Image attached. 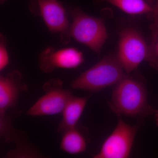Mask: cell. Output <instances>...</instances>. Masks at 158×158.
Masks as SVG:
<instances>
[{"instance_id": "6da1fadb", "label": "cell", "mask_w": 158, "mask_h": 158, "mask_svg": "<svg viewBox=\"0 0 158 158\" xmlns=\"http://www.w3.org/2000/svg\"><path fill=\"white\" fill-rule=\"evenodd\" d=\"M109 105L117 116L144 117L157 111L148 103L145 83L127 75L115 85Z\"/></svg>"}, {"instance_id": "7a4b0ae2", "label": "cell", "mask_w": 158, "mask_h": 158, "mask_svg": "<svg viewBox=\"0 0 158 158\" xmlns=\"http://www.w3.org/2000/svg\"><path fill=\"white\" fill-rule=\"evenodd\" d=\"M117 55H110L73 80V89L98 92L116 85L127 75Z\"/></svg>"}, {"instance_id": "3957f363", "label": "cell", "mask_w": 158, "mask_h": 158, "mask_svg": "<svg viewBox=\"0 0 158 158\" xmlns=\"http://www.w3.org/2000/svg\"><path fill=\"white\" fill-rule=\"evenodd\" d=\"M72 15L69 36L99 54L108 37L103 20L85 14L78 8L72 11Z\"/></svg>"}, {"instance_id": "277c9868", "label": "cell", "mask_w": 158, "mask_h": 158, "mask_svg": "<svg viewBox=\"0 0 158 158\" xmlns=\"http://www.w3.org/2000/svg\"><path fill=\"white\" fill-rule=\"evenodd\" d=\"M148 49L149 44L136 29L127 28L120 32L117 56L127 73L136 69L143 60L146 61Z\"/></svg>"}, {"instance_id": "5b68a950", "label": "cell", "mask_w": 158, "mask_h": 158, "mask_svg": "<svg viewBox=\"0 0 158 158\" xmlns=\"http://www.w3.org/2000/svg\"><path fill=\"white\" fill-rule=\"evenodd\" d=\"M118 123L115 129L102 145L94 158L129 157L133 143L139 125L131 126L127 124L118 116Z\"/></svg>"}, {"instance_id": "8992f818", "label": "cell", "mask_w": 158, "mask_h": 158, "mask_svg": "<svg viewBox=\"0 0 158 158\" xmlns=\"http://www.w3.org/2000/svg\"><path fill=\"white\" fill-rule=\"evenodd\" d=\"M45 94L27 112L32 116L56 115L62 113L65 105L73 96L72 91L63 88L60 80L53 79L43 86Z\"/></svg>"}, {"instance_id": "52a82bcc", "label": "cell", "mask_w": 158, "mask_h": 158, "mask_svg": "<svg viewBox=\"0 0 158 158\" xmlns=\"http://www.w3.org/2000/svg\"><path fill=\"white\" fill-rule=\"evenodd\" d=\"M83 54L73 48L54 51L48 48L40 57V69L45 73L52 71L54 69L76 68L84 62Z\"/></svg>"}, {"instance_id": "ba28073f", "label": "cell", "mask_w": 158, "mask_h": 158, "mask_svg": "<svg viewBox=\"0 0 158 158\" xmlns=\"http://www.w3.org/2000/svg\"><path fill=\"white\" fill-rule=\"evenodd\" d=\"M40 14L49 30L68 37L69 25L65 9L58 0H37Z\"/></svg>"}, {"instance_id": "9c48e42d", "label": "cell", "mask_w": 158, "mask_h": 158, "mask_svg": "<svg viewBox=\"0 0 158 158\" xmlns=\"http://www.w3.org/2000/svg\"><path fill=\"white\" fill-rule=\"evenodd\" d=\"M27 90L22 82L20 73L13 71L6 77L0 78V115L6 113L9 109L17 107L18 99L22 91Z\"/></svg>"}, {"instance_id": "30bf717a", "label": "cell", "mask_w": 158, "mask_h": 158, "mask_svg": "<svg viewBox=\"0 0 158 158\" xmlns=\"http://www.w3.org/2000/svg\"><path fill=\"white\" fill-rule=\"evenodd\" d=\"M89 96L78 97L73 95L62 111V118L58 126V132L63 133L76 127L87 104Z\"/></svg>"}, {"instance_id": "8fae6325", "label": "cell", "mask_w": 158, "mask_h": 158, "mask_svg": "<svg viewBox=\"0 0 158 158\" xmlns=\"http://www.w3.org/2000/svg\"><path fill=\"white\" fill-rule=\"evenodd\" d=\"M62 134L60 148L63 151L70 154L76 155L86 150V139L77 127Z\"/></svg>"}, {"instance_id": "7c38bea8", "label": "cell", "mask_w": 158, "mask_h": 158, "mask_svg": "<svg viewBox=\"0 0 158 158\" xmlns=\"http://www.w3.org/2000/svg\"><path fill=\"white\" fill-rule=\"evenodd\" d=\"M116 6L122 11L131 15L152 13L153 8L145 0H98Z\"/></svg>"}, {"instance_id": "4fadbf2b", "label": "cell", "mask_w": 158, "mask_h": 158, "mask_svg": "<svg viewBox=\"0 0 158 158\" xmlns=\"http://www.w3.org/2000/svg\"><path fill=\"white\" fill-rule=\"evenodd\" d=\"M146 61L150 65L158 70V40L155 43L149 44L148 55Z\"/></svg>"}, {"instance_id": "5bb4252c", "label": "cell", "mask_w": 158, "mask_h": 158, "mask_svg": "<svg viewBox=\"0 0 158 158\" xmlns=\"http://www.w3.org/2000/svg\"><path fill=\"white\" fill-rule=\"evenodd\" d=\"M153 22L150 26L151 30V43H155L158 40V2L153 9L152 13Z\"/></svg>"}, {"instance_id": "9a60e30c", "label": "cell", "mask_w": 158, "mask_h": 158, "mask_svg": "<svg viewBox=\"0 0 158 158\" xmlns=\"http://www.w3.org/2000/svg\"><path fill=\"white\" fill-rule=\"evenodd\" d=\"M9 55L7 53L6 47L3 44H1L0 47V69L3 70L9 64Z\"/></svg>"}, {"instance_id": "2e32d148", "label": "cell", "mask_w": 158, "mask_h": 158, "mask_svg": "<svg viewBox=\"0 0 158 158\" xmlns=\"http://www.w3.org/2000/svg\"><path fill=\"white\" fill-rule=\"evenodd\" d=\"M154 116L156 124L157 126L158 127V110H157L156 112L154 114Z\"/></svg>"}, {"instance_id": "e0dca14e", "label": "cell", "mask_w": 158, "mask_h": 158, "mask_svg": "<svg viewBox=\"0 0 158 158\" xmlns=\"http://www.w3.org/2000/svg\"><path fill=\"white\" fill-rule=\"evenodd\" d=\"M153 0H147V2H148V3L150 4V3H152Z\"/></svg>"}]
</instances>
